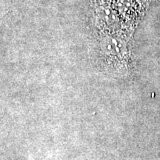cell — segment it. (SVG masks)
<instances>
[{
	"label": "cell",
	"mask_w": 160,
	"mask_h": 160,
	"mask_svg": "<svg viewBox=\"0 0 160 160\" xmlns=\"http://www.w3.org/2000/svg\"><path fill=\"white\" fill-rule=\"evenodd\" d=\"M105 51L108 52L112 54H119L122 51V46L117 40L111 39L105 42Z\"/></svg>",
	"instance_id": "obj_1"
}]
</instances>
